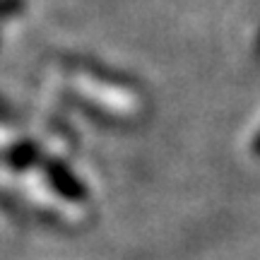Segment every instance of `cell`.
<instances>
[{
	"label": "cell",
	"instance_id": "cell-7",
	"mask_svg": "<svg viewBox=\"0 0 260 260\" xmlns=\"http://www.w3.org/2000/svg\"><path fill=\"white\" fill-rule=\"evenodd\" d=\"M255 51L260 53V29H258V41H255Z\"/></svg>",
	"mask_w": 260,
	"mask_h": 260
},
{
	"label": "cell",
	"instance_id": "cell-1",
	"mask_svg": "<svg viewBox=\"0 0 260 260\" xmlns=\"http://www.w3.org/2000/svg\"><path fill=\"white\" fill-rule=\"evenodd\" d=\"M41 171H44V181L51 186V190L60 195L63 200H68V203H84L89 198V188L77 178V174L65 164L63 159L44 157Z\"/></svg>",
	"mask_w": 260,
	"mask_h": 260
},
{
	"label": "cell",
	"instance_id": "cell-2",
	"mask_svg": "<svg viewBox=\"0 0 260 260\" xmlns=\"http://www.w3.org/2000/svg\"><path fill=\"white\" fill-rule=\"evenodd\" d=\"M60 63L75 73H84L87 77H92L102 84H109V87H118V89H138L140 87V82L133 75L121 73L118 68H111L102 60H94L92 56H73L70 53V56H63Z\"/></svg>",
	"mask_w": 260,
	"mask_h": 260
},
{
	"label": "cell",
	"instance_id": "cell-3",
	"mask_svg": "<svg viewBox=\"0 0 260 260\" xmlns=\"http://www.w3.org/2000/svg\"><path fill=\"white\" fill-rule=\"evenodd\" d=\"M0 161H5L12 171H29L44 161V149L34 140H19L12 147L0 152Z\"/></svg>",
	"mask_w": 260,
	"mask_h": 260
},
{
	"label": "cell",
	"instance_id": "cell-6",
	"mask_svg": "<svg viewBox=\"0 0 260 260\" xmlns=\"http://www.w3.org/2000/svg\"><path fill=\"white\" fill-rule=\"evenodd\" d=\"M8 113H10V109L3 102H0V121H5V123L12 121V116H8Z\"/></svg>",
	"mask_w": 260,
	"mask_h": 260
},
{
	"label": "cell",
	"instance_id": "cell-4",
	"mask_svg": "<svg viewBox=\"0 0 260 260\" xmlns=\"http://www.w3.org/2000/svg\"><path fill=\"white\" fill-rule=\"evenodd\" d=\"M24 12V0H0V19H10Z\"/></svg>",
	"mask_w": 260,
	"mask_h": 260
},
{
	"label": "cell",
	"instance_id": "cell-5",
	"mask_svg": "<svg viewBox=\"0 0 260 260\" xmlns=\"http://www.w3.org/2000/svg\"><path fill=\"white\" fill-rule=\"evenodd\" d=\"M251 152H253V157L260 159V130L253 135V140H251Z\"/></svg>",
	"mask_w": 260,
	"mask_h": 260
}]
</instances>
